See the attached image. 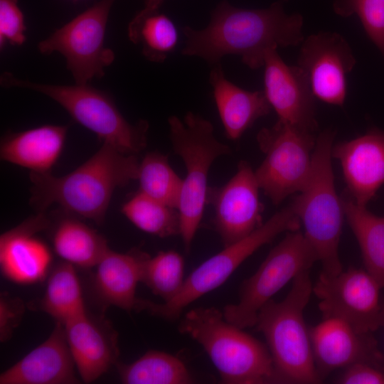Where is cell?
Wrapping results in <instances>:
<instances>
[{"instance_id": "obj_1", "label": "cell", "mask_w": 384, "mask_h": 384, "mask_svg": "<svg viewBox=\"0 0 384 384\" xmlns=\"http://www.w3.org/2000/svg\"><path fill=\"white\" fill-rule=\"evenodd\" d=\"M303 18L288 14L283 1L261 9L235 7L224 1L214 9L208 25L201 30L185 26L182 53L196 56L212 65L227 55H238L251 69L264 65L270 48L296 46L304 40Z\"/></svg>"}, {"instance_id": "obj_2", "label": "cell", "mask_w": 384, "mask_h": 384, "mask_svg": "<svg viewBox=\"0 0 384 384\" xmlns=\"http://www.w3.org/2000/svg\"><path fill=\"white\" fill-rule=\"evenodd\" d=\"M139 166L137 155L102 143L89 159L66 175L31 172V203L40 212L56 204L65 213L101 224L114 191L137 179Z\"/></svg>"}, {"instance_id": "obj_3", "label": "cell", "mask_w": 384, "mask_h": 384, "mask_svg": "<svg viewBox=\"0 0 384 384\" xmlns=\"http://www.w3.org/2000/svg\"><path fill=\"white\" fill-rule=\"evenodd\" d=\"M178 331L198 342L225 384L278 383L269 349L215 307L188 311Z\"/></svg>"}, {"instance_id": "obj_4", "label": "cell", "mask_w": 384, "mask_h": 384, "mask_svg": "<svg viewBox=\"0 0 384 384\" xmlns=\"http://www.w3.org/2000/svg\"><path fill=\"white\" fill-rule=\"evenodd\" d=\"M313 289L309 270L292 280L280 302L270 300L260 310L255 326L265 336L278 383H317L309 331L304 311Z\"/></svg>"}, {"instance_id": "obj_5", "label": "cell", "mask_w": 384, "mask_h": 384, "mask_svg": "<svg viewBox=\"0 0 384 384\" xmlns=\"http://www.w3.org/2000/svg\"><path fill=\"white\" fill-rule=\"evenodd\" d=\"M335 132L326 129L316 137L309 177L292 204L304 228V236L316 254L322 272H341L338 255L344 210L336 193L331 164Z\"/></svg>"}, {"instance_id": "obj_6", "label": "cell", "mask_w": 384, "mask_h": 384, "mask_svg": "<svg viewBox=\"0 0 384 384\" xmlns=\"http://www.w3.org/2000/svg\"><path fill=\"white\" fill-rule=\"evenodd\" d=\"M6 88H23L40 92L59 104L72 118L107 144L125 154L137 155L146 146L149 124L129 122L111 96L86 85H52L20 79L9 72L0 77Z\"/></svg>"}, {"instance_id": "obj_7", "label": "cell", "mask_w": 384, "mask_h": 384, "mask_svg": "<svg viewBox=\"0 0 384 384\" xmlns=\"http://www.w3.org/2000/svg\"><path fill=\"white\" fill-rule=\"evenodd\" d=\"M168 124L173 149L186 170L178 210L180 235L185 251L189 252L206 205L210 166L218 157L232 151L215 137L212 123L198 114L188 112L183 119L173 115Z\"/></svg>"}, {"instance_id": "obj_8", "label": "cell", "mask_w": 384, "mask_h": 384, "mask_svg": "<svg viewBox=\"0 0 384 384\" xmlns=\"http://www.w3.org/2000/svg\"><path fill=\"white\" fill-rule=\"evenodd\" d=\"M289 203L247 237L224 247L184 280L178 292L170 300L155 303L139 299L137 311L174 321L195 300L222 285L235 270L262 246L271 242L284 232L298 230L300 220L292 204Z\"/></svg>"}, {"instance_id": "obj_9", "label": "cell", "mask_w": 384, "mask_h": 384, "mask_svg": "<svg viewBox=\"0 0 384 384\" xmlns=\"http://www.w3.org/2000/svg\"><path fill=\"white\" fill-rule=\"evenodd\" d=\"M315 133L279 119L258 132L257 141L265 159L255 174L260 188L273 204H280L305 184L311 167Z\"/></svg>"}, {"instance_id": "obj_10", "label": "cell", "mask_w": 384, "mask_h": 384, "mask_svg": "<svg viewBox=\"0 0 384 384\" xmlns=\"http://www.w3.org/2000/svg\"><path fill=\"white\" fill-rule=\"evenodd\" d=\"M316 261V254L303 233L287 232L255 274L244 281L239 302L225 306V319L242 329L255 326L260 310L272 296Z\"/></svg>"}, {"instance_id": "obj_11", "label": "cell", "mask_w": 384, "mask_h": 384, "mask_svg": "<svg viewBox=\"0 0 384 384\" xmlns=\"http://www.w3.org/2000/svg\"><path fill=\"white\" fill-rule=\"evenodd\" d=\"M117 0H100L56 29L37 46L43 55L61 54L75 84L86 85L105 75L115 59L105 46L108 18Z\"/></svg>"}, {"instance_id": "obj_12", "label": "cell", "mask_w": 384, "mask_h": 384, "mask_svg": "<svg viewBox=\"0 0 384 384\" xmlns=\"http://www.w3.org/2000/svg\"><path fill=\"white\" fill-rule=\"evenodd\" d=\"M381 288L365 269L351 267L336 274L321 272L312 292L323 319H339L358 331L371 333L383 323Z\"/></svg>"}, {"instance_id": "obj_13", "label": "cell", "mask_w": 384, "mask_h": 384, "mask_svg": "<svg viewBox=\"0 0 384 384\" xmlns=\"http://www.w3.org/2000/svg\"><path fill=\"white\" fill-rule=\"evenodd\" d=\"M259 189L255 171L244 160L226 183L208 186L206 204L213 208L214 228L224 247L247 237L263 223Z\"/></svg>"}, {"instance_id": "obj_14", "label": "cell", "mask_w": 384, "mask_h": 384, "mask_svg": "<svg viewBox=\"0 0 384 384\" xmlns=\"http://www.w3.org/2000/svg\"><path fill=\"white\" fill-rule=\"evenodd\" d=\"M298 65L306 73L314 96L342 106L346 97V75L356 60L346 40L338 33L319 32L301 44Z\"/></svg>"}, {"instance_id": "obj_15", "label": "cell", "mask_w": 384, "mask_h": 384, "mask_svg": "<svg viewBox=\"0 0 384 384\" xmlns=\"http://www.w3.org/2000/svg\"><path fill=\"white\" fill-rule=\"evenodd\" d=\"M277 48L269 49L265 55V94L279 119L316 132L314 95L309 79L299 65H288Z\"/></svg>"}, {"instance_id": "obj_16", "label": "cell", "mask_w": 384, "mask_h": 384, "mask_svg": "<svg viewBox=\"0 0 384 384\" xmlns=\"http://www.w3.org/2000/svg\"><path fill=\"white\" fill-rule=\"evenodd\" d=\"M309 334L321 380L334 370L358 363L383 369L384 358L370 333L358 331L339 319L324 318L309 331Z\"/></svg>"}, {"instance_id": "obj_17", "label": "cell", "mask_w": 384, "mask_h": 384, "mask_svg": "<svg viewBox=\"0 0 384 384\" xmlns=\"http://www.w3.org/2000/svg\"><path fill=\"white\" fill-rule=\"evenodd\" d=\"M331 156L341 165L347 193L356 203L366 206L384 183V131L371 129L333 145Z\"/></svg>"}, {"instance_id": "obj_18", "label": "cell", "mask_w": 384, "mask_h": 384, "mask_svg": "<svg viewBox=\"0 0 384 384\" xmlns=\"http://www.w3.org/2000/svg\"><path fill=\"white\" fill-rule=\"evenodd\" d=\"M48 225V219L40 212L1 234L0 266L6 278L19 284H31L45 278L52 255L48 246L35 234Z\"/></svg>"}, {"instance_id": "obj_19", "label": "cell", "mask_w": 384, "mask_h": 384, "mask_svg": "<svg viewBox=\"0 0 384 384\" xmlns=\"http://www.w3.org/2000/svg\"><path fill=\"white\" fill-rule=\"evenodd\" d=\"M64 328L75 364L85 383L95 381L117 364L118 336L107 320L86 312Z\"/></svg>"}, {"instance_id": "obj_20", "label": "cell", "mask_w": 384, "mask_h": 384, "mask_svg": "<svg viewBox=\"0 0 384 384\" xmlns=\"http://www.w3.org/2000/svg\"><path fill=\"white\" fill-rule=\"evenodd\" d=\"M64 326L58 322L50 336L0 375V384L77 383Z\"/></svg>"}, {"instance_id": "obj_21", "label": "cell", "mask_w": 384, "mask_h": 384, "mask_svg": "<svg viewBox=\"0 0 384 384\" xmlns=\"http://www.w3.org/2000/svg\"><path fill=\"white\" fill-rule=\"evenodd\" d=\"M149 257L136 248L125 253L107 250L95 266L93 279L95 296L104 306L112 305L127 311L136 309V288Z\"/></svg>"}, {"instance_id": "obj_22", "label": "cell", "mask_w": 384, "mask_h": 384, "mask_svg": "<svg viewBox=\"0 0 384 384\" xmlns=\"http://www.w3.org/2000/svg\"><path fill=\"white\" fill-rule=\"evenodd\" d=\"M209 82L226 137L240 139L260 118L267 115L271 105L262 91L245 90L228 80L220 63L213 65Z\"/></svg>"}, {"instance_id": "obj_23", "label": "cell", "mask_w": 384, "mask_h": 384, "mask_svg": "<svg viewBox=\"0 0 384 384\" xmlns=\"http://www.w3.org/2000/svg\"><path fill=\"white\" fill-rule=\"evenodd\" d=\"M68 129L66 125L46 124L9 133L1 142L0 158L31 172H50L62 153Z\"/></svg>"}, {"instance_id": "obj_24", "label": "cell", "mask_w": 384, "mask_h": 384, "mask_svg": "<svg viewBox=\"0 0 384 384\" xmlns=\"http://www.w3.org/2000/svg\"><path fill=\"white\" fill-rule=\"evenodd\" d=\"M52 240L63 261L83 268L95 267L109 249L103 236L70 216L58 222Z\"/></svg>"}, {"instance_id": "obj_25", "label": "cell", "mask_w": 384, "mask_h": 384, "mask_svg": "<svg viewBox=\"0 0 384 384\" xmlns=\"http://www.w3.org/2000/svg\"><path fill=\"white\" fill-rule=\"evenodd\" d=\"M341 200L344 215L359 244L365 270L384 287V217L358 205L348 193Z\"/></svg>"}, {"instance_id": "obj_26", "label": "cell", "mask_w": 384, "mask_h": 384, "mask_svg": "<svg viewBox=\"0 0 384 384\" xmlns=\"http://www.w3.org/2000/svg\"><path fill=\"white\" fill-rule=\"evenodd\" d=\"M73 266L63 261L55 267L41 302V309L63 326L87 312Z\"/></svg>"}, {"instance_id": "obj_27", "label": "cell", "mask_w": 384, "mask_h": 384, "mask_svg": "<svg viewBox=\"0 0 384 384\" xmlns=\"http://www.w3.org/2000/svg\"><path fill=\"white\" fill-rule=\"evenodd\" d=\"M125 384H188L193 380L178 358L159 351H149L130 364L117 363Z\"/></svg>"}, {"instance_id": "obj_28", "label": "cell", "mask_w": 384, "mask_h": 384, "mask_svg": "<svg viewBox=\"0 0 384 384\" xmlns=\"http://www.w3.org/2000/svg\"><path fill=\"white\" fill-rule=\"evenodd\" d=\"M127 35L130 41L142 46V54L147 60L157 63L164 61L178 42L175 24L159 11L137 14L128 25Z\"/></svg>"}, {"instance_id": "obj_29", "label": "cell", "mask_w": 384, "mask_h": 384, "mask_svg": "<svg viewBox=\"0 0 384 384\" xmlns=\"http://www.w3.org/2000/svg\"><path fill=\"white\" fill-rule=\"evenodd\" d=\"M137 180L140 193L178 209L183 179L174 171L166 155L146 153L139 162Z\"/></svg>"}, {"instance_id": "obj_30", "label": "cell", "mask_w": 384, "mask_h": 384, "mask_svg": "<svg viewBox=\"0 0 384 384\" xmlns=\"http://www.w3.org/2000/svg\"><path fill=\"white\" fill-rule=\"evenodd\" d=\"M122 213L133 225L145 233L161 238L180 235L178 210L139 191L122 206Z\"/></svg>"}, {"instance_id": "obj_31", "label": "cell", "mask_w": 384, "mask_h": 384, "mask_svg": "<svg viewBox=\"0 0 384 384\" xmlns=\"http://www.w3.org/2000/svg\"><path fill=\"white\" fill-rule=\"evenodd\" d=\"M184 260L175 250L160 251L146 260L142 277L144 283L164 302L172 299L184 280Z\"/></svg>"}, {"instance_id": "obj_32", "label": "cell", "mask_w": 384, "mask_h": 384, "mask_svg": "<svg viewBox=\"0 0 384 384\" xmlns=\"http://www.w3.org/2000/svg\"><path fill=\"white\" fill-rule=\"evenodd\" d=\"M333 8L341 16L356 14L384 57V0H335Z\"/></svg>"}, {"instance_id": "obj_33", "label": "cell", "mask_w": 384, "mask_h": 384, "mask_svg": "<svg viewBox=\"0 0 384 384\" xmlns=\"http://www.w3.org/2000/svg\"><path fill=\"white\" fill-rule=\"evenodd\" d=\"M24 15L18 0H0V48L21 46L26 41Z\"/></svg>"}, {"instance_id": "obj_34", "label": "cell", "mask_w": 384, "mask_h": 384, "mask_svg": "<svg viewBox=\"0 0 384 384\" xmlns=\"http://www.w3.org/2000/svg\"><path fill=\"white\" fill-rule=\"evenodd\" d=\"M24 312V305L17 297L1 294L0 298V340L5 342L18 325Z\"/></svg>"}, {"instance_id": "obj_35", "label": "cell", "mask_w": 384, "mask_h": 384, "mask_svg": "<svg viewBox=\"0 0 384 384\" xmlns=\"http://www.w3.org/2000/svg\"><path fill=\"white\" fill-rule=\"evenodd\" d=\"M341 384H384V370L381 368L358 363L346 368L338 380Z\"/></svg>"}, {"instance_id": "obj_36", "label": "cell", "mask_w": 384, "mask_h": 384, "mask_svg": "<svg viewBox=\"0 0 384 384\" xmlns=\"http://www.w3.org/2000/svg\"><path fill=\"white\" fill-rule=\"evenodd\" d=\"M164 0H144V6L137 14L147 15L159 11V9Z\"/></svg>"}, {"instance_id": "obj_37", "label": "cell", "mask_w": 384, "mask_h": 384, "mask_svg": "<svg viewBox=\"0 0 384 384\" xmlns=\"http://www.w3.org/2000/svg\"><path fill=\"white\" fill-rule=\"evenodd\" d=\"M382 326H384V308H383V316ZM383 370H384V362H383Z\"/></svg>"}]
</instances>
